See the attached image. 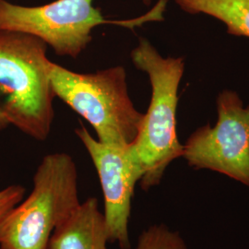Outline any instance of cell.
Listing matches in <instances>:
<instances>
[{
    "label": "cell",
    "mask_w": 249,
    "mask_h": 249,
    "mask_svg": "<svg viewBox=\"0 0 249 249\" xmlns=\"http://www.w3.org/2000/svg\"><path fill=\"white\" fill-rule=\"evenodd\" d=\"M9 120L5 116V114L2 112V110L0 109V130H3L5 128H7L9 125Z\"/></svg>",
    "instance_id": "7c38bea8"
},
{
    "label": "cell",
    "mask_w": 249,
    "mask_h": 249,
    "mask_svg": "<svg viewBox=\"0 0 249 249\" xmlns=\"http://www.w3.org/2000/svg\"><path fill=\"white\" fill-rule=\"evenodd\" d=\"M218 119L198 127L183 145V158L195 169L212 170L249 187V106L236 91L217 98Z\"/></svg>",
    "instance_id": "8992f818"
},
{
    "label": "cell",
    "mask_w": 249,
    "mask_h": 249,
    "mask_svg": "<svg viewBox=\"0 0 249 249\" xmlns=\"http://www.w3.org/2000/svg\"><path fill=\"white\" fill-rule=\"evenodd\" d=\"M151 0H143V3L147 6H149L151 4Z\"/></svg>",
    "instance_id": "4fadbf2b"
},
{
    "label": "cell",
    "mask_w": 249,
    "mask_h": 249,
    "mask_svg": "<svg viewBox=\"0 0 249 249\" xmlns=\"http://www.w3.org/2000/svg\"><path fill=\"white\" fill-rule=\"evenodd\" d=\"M80 204L73 158L66 152L45 155L36 170L30 195L0 222V249H48L55 228Z\"/></svg>",
    "instance_id": "3957f363"
},
{
    "label": "cell",
    "mask_w": 249,
    "mask_h": 249,
    "mask_svg": "<svg viewBox=\"0 0 249 249\" xmlns=\"http://www.w3.org/2000/svg\"><path fill=\"white\" fill-rule=\"evenodd\" d=\"M136 249H187L181 235L163 224L149 227L140 235Z\"/></svg>",
    "instance_id": "30bf717a"
},
{
    "label": "cell",
    "mask_w": 249,
    "mask_h": 249,
    "mask_svg": "<svg viewBox=\"0 0 249 249\" xmlns=\"http://www.w3.org/2000/svg\"><path fill=\"white\" fill-rule=\"evenodd\" d=\"M48 71L55 97L89 123L100 142L116 147L133 142L144 114L129 96L122 66L79 73L49 60Z\"/></svg>",
    "instance_id": "277c9868"
},
{
    "label": "cell",
    "mask_w": 249,
    "mask_h": 249,
    "mask_svg": "<svg viewBox=\"0 0 249 249\" xmlns=\"http://www.w3.org/2000/svg\"><path fill=\"white\" fill-rule=\"evenodd\" d=\"M75 133L88 151L97 171L105 199V221L109 243L121 249H131L128 223L134 189L142 179V171L134 160L129 145L110 146L93 138L84 125Z\"/></svg>",
    "instance_id": "52a82bcc"
},
{
    "label": "cell",
    "mask_w": 249,
    "mask_h": 249,
    "mask_svg": "<svg viewBox=\"0 0 249 249\" xmlns=\"http://www.w3.org/2000/svg\"><path fill=\"white\" fill-rule=\"evenodd\" d=\"M134 66L145 72L151 82L150 106L129 151L142 171L140 181L148 191L159 185L173 160L183 156L177 129L178 89L185 71L183 57H164L145 38L130 53Z\"/></svg>",
    "instance_id": "6da1fadb"
},
{
    "label": "cell",
    "mask_w": 249,
    "mask_h": 249,
    "mask_svg": "<svg viewBox=\"0 0 249 249\" xmlns=\"http://www.w3.org/2000/svg\"><path fill=\"white\" fill-rule=\"evenodd\" d=\"M25 188L19 185H13L0 190V222L9 212L22 201Z\"/></svg>",
    "instance_id": "8fae6325"
},
{
    "label": "cell",
    "mask_w": 249,
    "mask_h": 249,
    "mask_svg": "<svg viewBox=\"0 0 249 249\" xmlns=\"http://www.w3.org/2000/svg\"><path fill=\"white\" fill-rule=\"evenodd\" d=\"M107 226L98 199L90 196L55 230L48 249H107Z\"/></svg>",
    "instance_id": "ba28073f"
},
{
    "label": "cell",
    "mask_w": 249,
    "mask_h": 249,
    "mask_svg": "<svg viewBox=\"0 0 249 249\" xmlns=\"http://www.w3.org/2000/svg\"><path fill=\"white\" fill-rule=\"evenodd\" d=\"M46 50L36 36L0 32V109L9 124L39 142L49 137L54 118Z\"/></svg>",
    "instance_id": "7a4b0ae2"
},
{
    "label": "cell",
    "mask_w": 249,
    "mask_h": 249,
    "mask_svg": "<svg viewBox=\"0 0 249 249\" xmlns=\"http://www.w3.org/2000/svg\"><path fill=\"white\" fill-rule=\"evenodd\" d=\"M184 12L205 14L226 26L227 33L249 38V0H174Z\"/></svg>",
    "instance_id": "9c48e42d"
},
{
    "label": "cell",
    "mask_w": 249,
    "mask_h": 249,
    "mask_svg": "<svg viewBox=\"0 0 249 249\" xmlns=\"http://www.w3.org/2000/svg\"><path fill=\"white\" fill-rule=\"evenodd\" d=\"M165 0L150 13L130 20L107 19L93 0H55L28 7L0 0V32H18L36 36L49 45L58 56L78 58L92 41V31L103 24L137 26L145 21L160 20Z\"/></svg>",
    "instance_id": "5b68a950"
}]
</instances>
